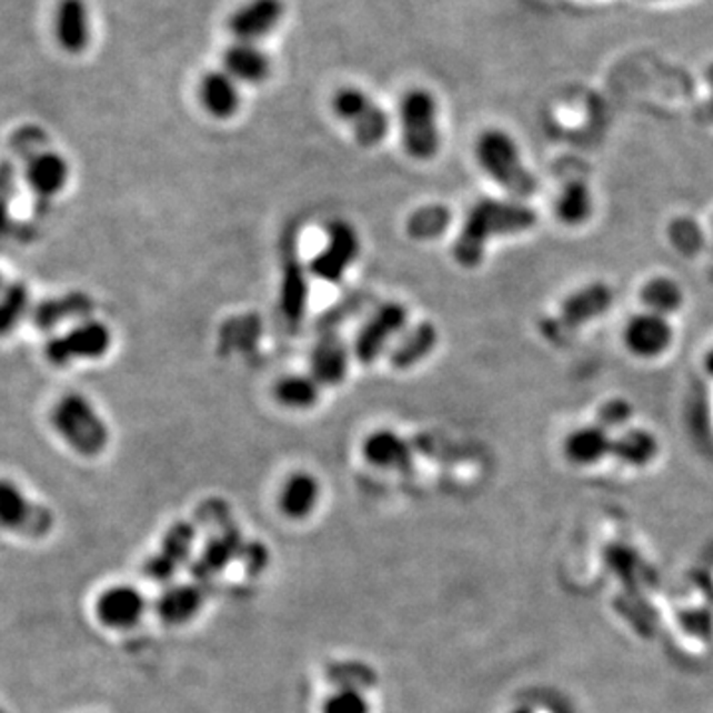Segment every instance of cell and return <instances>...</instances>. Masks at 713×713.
<instances>
[{
	"label": "cell",
	"instance_id": "484cf974",
	"mask_svg": "<svg viewBox=\"0 0 713 713\" xmlns=\"http://www.w3.org/2000/svg\"><path fill=\"white\" fill-rule=\"evenodd\" d=\"M436 343H439V331L432 323L424 321V323L414 325L409 333H404L401 341L391 351V355H389L391 366L396 371H406V369L419 365L432 353Z\"/></svg>",
	"mask_w": 713,
	"mask_h": 713
},
{
	"label": "cell",
	"instance_id": "6da1fadb",
	"mask_svg": "<svg viewBox=\"0 0 713 713\" xmlns=\"http://www.w3.org/2000/svg\"><path fill=\"white\" fill-rule=\"evenodd\" d=\"M538 224V214L520 202L482 199L468 212L452 254L458 264L478 268L484 262L488 242L495 237L522 234Z\"/></svg>",
	"mask_w": 713,
	"mask_h": 713
},
{
	"label": "cell",
	"instance_id": "f1b7e54d",
	"mask_svg": "<svg viewBox=\"0 0 713 713\" xmlns=\"http://www.w3.org/2000/svg\"><path fill=\"white\" fill-rule=\"evenodd\" d=\"M559 220L568 227H581L593 217V194L581 181L569 183L555 202Z\"/></svg>",
	"mask_w": 713,
	"mask_h": 713
},
{
	"label": "cell",
	"instance_id": "ba28073f",
	"mask_svg": "<svg viewBox=\"0 0 713 713\" xmlns=\"http://www.w3.org/2000/svg\"><path fill=\"white\" fill-rule=\"evenodd\" d=\"M0 528L40 540L54 530V513L30 500L19 485L0 478Z\"/></svg>",
	"mask_w": 713,
	"mask_h": 713
},
{
	"label": "cell",
	"instance_id": "8d00e7d4",
	"mask_svg": "<svg viewBox=\"0 0 713 713\" xmlns=\"http://www.w3.org/2000/svg\"><path fill=\"white\" fill-rule=\"evenodd\" d=\"M705 371L713 376V349L707 353V356H705Z\"/></svg>",
	"mask_w": 713,
	"mask_h": 713
},
{
	"label": "cell",
	"instance_id": "e0dca14e",
	"mask_svg": "<svg viewBox=\"0 0 713 713\" xmlns=\"http://www.w3.org/2000/svg\"><path fill=\"white\" fill-rule=\"evenodd\" d=\"M56 38L68 54H82L90 44V10L83 0H60L56 9Z\"/></svg>",
	"mask_w": 713,
	"mask_h": 713
},
{
	"label": "cell",
	"instance_id": "7c38bea8",
	"mask_svg": "<svg viewBox=\"0 0 713 713\" xmlns=\"http://www.w3.org/2000/svg\"><path fill=\"white\" fill-rule=\"evenodd\" d=\"M284 12V0H248L230 14V34L237 42L258 44L274 32Z\"/></svg>",
	"mask_w": 713,
	"mask_h": 713
},
{
	"label": "cell",
	"instance_id": "ac0fdd59",
	"mask_svg": "<svg viewBox=\"0 0 713 713\" xmlns=\"http://www.w3.org/2000/svg\"><path fill=\"white\" fill-rule=\"evenodd\" d=\"M224 72L230 73L238 83L258 86L264 83L272 73V60L264 50L252 42H234L222 56Z\"/></svg>",
	"mask_w": 713,
	"mask_h": 713
},
{
	"label": "cell",
	"instance_id": "30bf717a",
	"mask_svg": "<svg viewBox=\"0 0 713 713\" xmlns=\"http://www.w3.org/2000/svg\"><path fill=\"white\" fill-rule=\"evenodd\" d=\"M356 257L359 237L355 229L349 222L338 220L331 222L328 229V244L311 260L310 272L321 282L338 284L345 278L349 268L355 264Z\"/></svg>",
	"mask_w": 713,
	"mask_h": 713
},
{
	"label": "cell",
	"instance_id": "836d02e7",
	"mask_svg": "<svg viewBox=\"0 0 713 713\" xmlns=\"http://www.w3.org/2000/svg\"><path fill=\"white\" fill-rule=\"evenodd\" d=\"M321 713H371V704L361 692L343 687L325 700Z\"/></svg>",
	"mask_w": 713,
	"mask_h": 713
},
{
	"label": "cell",
	"instance_id": "5b68a950",
	"mask_svg": "<svg viewBox=\"0 0 713 713\" xmlns=\"http://www.w3.org/2000/svg\"><path fill=\"white\" fill-rule=\"evenodd\" d=\"M399 118L403 145L412 159L429 161L439 153V106L429 90L414 88L404 93Z\"/></svg>",
	"mask_w": 713,
	"mask_h": 713
},
{
	"label": "cell",
	"instance_id": "9a60e30c",
	"mask_svg": "<svg viewBox=\"0 0 713 713\" xmlns=\"http://www.w3.org/2000/svg\"><path fill=\"white\" fill-rule=\"evenodd\" d=\"M311 376L323 386H338L345 381L349 371V349L338 331L321 333L311 349Z\"/></svg>",
	"mask_w": 713,
	"mask_h": 713
},
{
	"label": "cell",
	"instance_id": "5bb4252c",
	"mask_svg": "<svg viewBox=\"0 0 713 713\" xmlns=\"http://www.w3.org/2000/svg\"><path fill=\"white\" fill-rule=\"evenodd\" d=\"M674 330L670 321L659 313H639L634 315L624 330V343L632 355L642 359H654L664 355L667 348L672 345Z\"/></svg>",
	"mask_w": 713,
	"mask_h": 713
},
{
	"label": "cell",
	"instance_id": "ffe728a7",
	"mask_svg": "<svg viewBox=\"0 0 713 713\" xmlns=\"http://www.w3.org/2000/svg\"><path fill=\"white\" fill-rule=\"evenodd\" d=\"M96 310V302L88 293L70 292L60 298H50L32 310V320L40 330H54L66 321H88Z\"/></svg>",
	"mask_w": 713,
	"mask_h": 713
},
{
	"label": "cell",
	"instance_id": "603a6c76",
	"mask_svg": "<svg viewBox=\"0 0 713 713\" xmlns=\"http://www.w3.org/2000/svg\"><path fill=\"white\" fill-rule=\"evenodd\" d=\"M563 450L571 464L594 466L613 452V439L609 430H604L594 422L591 426L573 430L565 439Z\"/></svg>",
	"mask_w": 713,
	"mask_h": 713
},
{
	"label": "cell",
	"instance_id": "f35d334b",
	"mask_svg": "<svg viewBox=\"0 0 713 713\" xmlns=\"http://www.w3.org/2000/svg\"><path fill=\"white\" fill-rule=\"evenodd\" d=\"M7 285H4V280H2V275H0V293H2V290H4Z\"/></svg>",
	"mask_w": 713,
	"mask_h": 713
},
{
	"label": "cell",
	"instance_id": "3957f363",
	"mask_svg": "<svg viewBox=\"0 0 713 713\" xmlns=\"http://www.w3.org/2000/svg\"><path fill=\"white\" fill-rule=\"evenodd\" d=\"M50 421L66 444L80 456H100L110 444V430L83 394H64L52 409Z\"/></svg>",
	"mask_w": 713,
	"mask_h": 713
},
{
	"label": "cell",
	"instance_id": "7a4b0ae2",
	"mask_svg": "<svg viewBox=\"0 0 713 713\" xmlns=\"http://www.w3.org/2000/svg\"><path fill=\"white\" fill-rule=\"evenodd\" d=\"M12 149L24 161V177L38 199L50 201L64 191L70 181V165L64 157L48 145L47 133L37 125H24L12 135Z\"/></svg>",
	"mask_w": 713,
	"mask_h": 713
},
{
	"label": "cell",
	"instance_id": "cb8c5ba5",
	"mask_svg": "<svg viewBox=\"0 0 713 713\" xmlns=\"http://www.w3.org/2000/svg\"><path fill=\"white\" fill-rule=\"evenodd\" d=\"M310 284L305 278V268L295 257L284 260V280L280 290V310L285 323L300 325L308 311Z\"/></svg>",
	"mask_w": 713,
	"mask_h": 713
},
{
	"label": "cell",
	"instance_id": "f546056e",
	"mask_svg": "<svg viewBox=\"0 0 713 713\" xmlns=\"http://www.w3.org/2000/svg\"><path fill=\"white\" fill-rule=\"evenodd\" d=\"M641 300L646 305V310L667 318L670 313H674V311L682 308L684 292L674 280H670L666 275H659V278H652L650 282L644 284Z\"/></svg>",
	"mask_w": 713,
	"mask_h": 713
},
{
	"label": "cell",
	"instance_id": "d4e9b609",
	"mask_svg": "<svg viewBox=\"0 0 713 713\" xmlns=\"http://www.w3.org/2000/svg\"><path fill=\"white\" fill-rule=\"evenodd\" d=\"M204 603L202 591L197 585H177L167 589L155 604L159 619L169 626H181L191 622Z\"/></svg>",
	"mask_w": 713,
	"mask_h": 713
},
{
	"label": "cell",
	"instance_id": "83f0119b",
	"mask_svg": "<svg viewBox=\"0 0 713 713\" xmlns=\"http://www.w3.org/2000/svg\"><path fill=\"white\" fill-rule=\"evenodd\" d=\"M321 384L311 375H288L274 386L275 401L292 409L305 411L320 401Z\"/></svg>",
	"mask_w": 713,
	"mask_h": 713
},
{
	"label": "cell",
	"instance_id": "8fae6325",
	"mask_svg": "<svg viewBox=\"0 0 713 713\" xmlns=\"http://www.w3.org/2000/svg\"><path fill=\"white\" fill-rule=\"evenodd\" d=\"M409 321L406 308L396 302H386L365 321V325L356 333L355 355L363 365L375 363L383 355L386 345L396 335H401Z\"/></svg>",
	"mask_w": 713,
	"mask_h": 713
},
{
	"label": "cell",
	"instance_id": "4dcf8cb0",
	"mask_svg": "<svg viewBox=\"0 0 713 713\" xmlns=\"http://www.w3.org/2000/svg\"><path fill=\"white\" fill-rule=\"evenodd\" d=\"M452 224V212L444 204H429L412 212L406 220V232L414 240H436Z\"/></svg>",
	"mask_w": 713,
	"mask_h": 713
},
{
	"label": "cell",
	"instance_id": "277c9868",
	"mask_svg": "<svg viewBox=\"0 0 713 713\" xmlns=\"http://www.w3.org/2000/svg\"><path fill=\"white\" fill-rule=\"evenodd\" d=\"M475 157L488 177L513 197L528 199L538 189L535 177L523 165L515 139L502 129H488L478 138Z\"/></svg>",
	"mask_w": 713,
	"mask_h": 713
},
{
	"label": "cell",
	"instance_id": "4fadbf2b",
	"mask_svg": "<svg viewBox=\"0 0 713 713\" xmlns=\"http://www.w3.org/2000/svg\"><path fill=\"white\" fill-rule=\"evenodd\" d=\"M145 596L135 586L116 585L106 589L98 596L96 616L108 629L128 631L138 626L145 614Z\"/></svg>",
	"mask_w": 713,
	"mask_h": 713
},
{
	"label": "cell",
	"instance_id": "7402d4cb",
	"mask_svg": "<svg viewBox=\"0 0 713 713\" xmlns=\"http://www.w3.org/2000/svg\"><path fill=\"white\" fill-rule=\"evenodd\" d=\"M320 498V482L308 472H295L282 485L278 495V508L288 520L300 522L315 512Z\"/></svg>",
	"mask_w": 713,
	"mask_h": 713
},
{
	"label": "cell",
	"instance_id": "ab89813d",
	"mask_svg": "<svg viewBox=\"0 0 713 713\" xmlns=\"http://www.w3.org/2000/svg\"><path fill=\"white\" fill-rule=\"evenodd\" d=\"M0 713H7V712H4V710H2V707H0Z\"/></svg>",
	"mask_w": 713,
	"mask_h": 713
},
{
	"label": "cell",
	"instance_id": "52a82bcc",
	"mask_svg": "<svg viewBox=\"0 0 713 713\" xmlns=\"http://www.w3.org/2000/svg\"><path fill=\"white\" fill-rule=\"evenodd\" d=\"M614 293L609 285L603 282L585 285L581 290L571 293L565 298L558 315L543 323V333L545 338L561 343L571 338L576 330H581L589 321L596 320L611 310L613 305Z\"/></svg>",
	"mask_w": 713,
	"mask_h": 713
},
{
	"label": "cell",
	"instance_id": "d590c367",
	"mask_svg": "<svg viewBox=\"0 0 713 713\" xmlns=\"http://www.w3.org/2000/svg\"><path fill=\"white\" fill-rule=\"evenodd\" d=\"M12 169L10 165H0V227L4 224L9 214L10 194H12Z\"/></svg>",
	"mask_w": 713,
	"mask_h": 713
},
{
	"label": "cell",
	"instance_id": "2e32d148",
	"mask_svg": "<svg viewBox=\"0 0 713 713\" xmlns=\"http://www.w3.org/2000/svg\"><path fill=\"white\" fill-rule=\"evenodd\" d=\"M192 540H194V530H192L191 523H174L173 528L167 531L155 558L147 561V575L155 579V581H165V579L173 575L174 571L181 568L187 558H189Z\"/></svg>",
	"mask_w": 713,
	"mask_h": 713
},
{
	"label": "cell",
	"instance_id": "d6986e66",
	"mask_svg": "<svg viewBox=\"0 0 713 713\" xmlns=\"http://www.w3.org/2000/svg\"><path fill=\"white\" fill-rule=\"evenodd\" d=\"M199 98H201L202 108L217 119H230L237 116L242 103L240 83L224 70H214L202 76Z\"/></svg>",
	"mask_w": 713,
	"mask_h": 713
},
{
	"label": "cell",
	"instance_id": "44dd1931",
	"mask_svg": "<svg viewBox=\"0 0 713 713\" xmlns=\"http://www.w3.org/2000/svg\"><path fill=\"white\" fill-rule=\"evenodd\" d=\"M363 456L369 464L383 470H409L412 466V444L393 430H376L363 440Z\"/></svg>",
	"mask_w": 713,
	"mask_h": 713
},
{
	"label": "cell",
	"instance_id": "e575fe53",
	"mask_svg": "<svg viewBox=\"0 0 713 713\" xmlns=\"http://www.w3.org/2000/svg\"><path fill=\"white\" fill-rule=\"evenodd\" d=\"M632 406L624 399H613L599 409L596 414V424L604 430L621 429L626 422L631 421Z\"/></svg>",
	"mask_w": 713,
	"mask_h": 713
},
{
	"label": "cell",
	"instance_id": "4316f807",
	"mask_svg": "<svg viewBox=\"0 0 713 713\" xmlns=\"http://www.w3.org/2000/svg\"><path fill=\"white\" fill-rule=\"evenodd\" d=\"M613 456L619 458L622 464L644 468L659 454V440L644 429H632L622 432L619 439L613 440Z\"/></svg>",
	"mask_w": 713,
	"mask_h": 713
},
{
	"label": "cell",
	"instance_id": "9c48e42d",
	"mask_svg": "<svg viewBox=\"0 0 713 713\" xmlns=\"http://www.w3.org/2000/svg\"><path fill=\"white\" fill-rule=\"evenodd\" d=\"M111 348V331L101 321H82L64 335L50 339L44 355L54 366H70L83 359H100Z\"/></svg>",
	"mask_w": 713,
	"mask_h": 713
},
{
	"label": "cell",
	"instance_id": "1f68e13d",
	"mask_svg": "<svg viewBox=\"0 0 713 713\" xmlns=\"http://www.w3.org/2000/svg\"><path fill=\"white\" fill-rule=\"evenodd\" d=\"M30 308V292L24 284H10L0 293V338L19 325Z\"/></svg>",
	"mask_w": 713,
	"mask_h": 713
},
{
	"label": "cell",
	"instance_id": "8992f818",
	"mask_svg": "<svg viewBox=\"0 0 713 713\" xmlns=\"http://www.w3.org/2000/svg\"><path fill=\"white\" fill-rule=\"evenodd\" d=\"M333 111L343 123H348L361 145H379L391 131L389 113L369 93L345 86L333 96Z\"/></svg>",
	"mask_w": 713,
	"mask_h": 713
},
{
	"label": "cell",
	"instance_id": "74e56055",
	"mask_svg": "<svg viewBox=\"0 0 713 713\" xmlns=\"http://www.w3.org/2000/svg\"><path fill=\"white\" fill-rule=\"evenodd\" d=\"M707 82H710V86H712L713 90V66L710 68V72H707Z\"/></svg>",
	"mask_w": 713,
	"mask_h": 713
},
{
	"label": "cell",
	"instance_id": "d6a6232c",
	"mask_svg": "<svg viewBox=\"0 0 713 713\" xmlns=\"http://www.w3.org/2000/svg\"><path fill=\"white\" fill-rule=\"evenodd\" d=\"M240 535L237 533H227V535H220V538H214V540L209 543V548L204 551L201 561L197 563V575L201 576H211L214 573H219L220 569L227 568L230 563V559L234 558V551H237V545L234 541Z\"/></svg>",
	"mask_w": 713,
	"mask_h": 713
}]
</instances>
